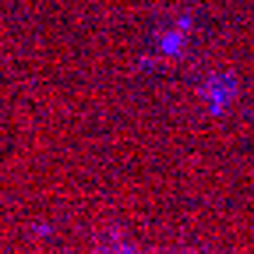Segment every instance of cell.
<instances>
[{"instance_id":"6da1fadb","label":"cell","mask_w":254,"mask_h":254,"mask_svg":"<svg viewBox=\"0 0 254 254\" xmlns=\"http://www.w3.org/2000/svg\"><path fill=\"white\" fill-rule=\"evenodd\" d=\"M95 254H134V247H131V244H124L120 237H106V240H99Z\"/></svg>"}]
</instances>
